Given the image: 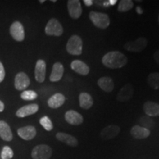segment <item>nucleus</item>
<instances>
[{
    "label": "nucleus",
    "mask_w": 159,
    "mask_h": 159,
    "mask_svg": "<svg viewBox=\"0 0 159 159\" xmlns=\"http://www.w3.org/2000/svg\"><path fill=\"white\" fill-rule=\"evenodd\" d=\"M105 66L110 69H119L128 63V58L123 53L119 51H111L105 54L102 59Z\"/></svg>",
    "instance_id": "f257e3e1"
},
{
    "label": "nucleus",
    "mask_w": 159,
    "mask_h": 159,
    "mask_svg": "<svg viewBox=\"0 0 159 159\" xmlns=\"http://www.w3.org/2000/svg\"><path fill=\"white\" fill-rule=\"evenodd\" d=\"M66 50L70 55H80L83 52V41L80 37L74 35L70 37L66 44Z\"/></svg>",
    "instance_id": "f03ea898"
},
{
    "label": "nucleus",
    "mask_w": 159,
    "mask_h": 159,
    "mask_svg": "<svg viewBox=\"0 0 159 159\" xmlns=\"http://www.w3.org/2000/svg\"><path fill=\"white\" fill-rule=\"evenodd\" d=\"M89 18L95 27L98 28L106 29L110 25V19L105 13L91 11L89 13Z\"/></svg>",
    "instance_id": "7ed1b4c3"
},
{
    "label": "nucleus",
    "mask_w": 159,
    "mask_h": 159,
    "mask_svg": "<svg viewBox=\"0 0 159 159\" xmlns=\"http://www.w3.org/2000/svg\"><path fill=\"white\" fill-rule=\"evenodd\" d=\"M52 155V150L47 144H39L33 149L31 156L33 159H49Z\"/></svg>",
    "instance_id": "20e7f679"
},
{
    "label": "nucleus",
    "mask_w": 159,
    "mask_h": 159,
    "mask_svg": "<svg viewBox=\"0 0 159 159\" xmlns=\"http://www.w3.org/2000/svg\"><path fill=\"white\" fill-rule=\"evenodd\" d=\"M148 46V40L144 37H139L134 41L127 42L124 46V48L129 52H141Z\"/></svg>",
    "instance_id": "39448f33"
},
{
    "label": "nucleus",
    "mask_w": 159,
    "mask_h": 159,
    "mask_svg": "<svg viewBox=\"0 0 159 159\" xmlns=\"http://www.w3.org/2000/svg\"><path fill=\"white\" fill-rule=\"evenodd\" d=\"M63 33V29L61 23L55 19H51L45 27V33L47 35L61 36Z\"/></svg>",
    "instance_id": "423d86ee"
},
{
    "label": "nucleus",
    "mask_w": 159,
    "mask_h": 159,
    "mask_svg": "<svg viewBox=\"0 0 159 159\" xmlns=\"http://www.w3.org/2000/svg\"><path fill=\"white\" fill-rule=\"evenodd\" d=\"M67 7H68V11L71 18L77 19L81 16L83 9L79 0H69L67 2Z\"/></svg>",
    "instance_id": "0eeeda50"
},
{
    "label": "nucleus",
    "mask_w": 159,
    "mask_h": 159,
    "mask_svg": "<svg viewBox=\"0 0 159 159\" xmlns=\"http://www.w3.org/2000/svg\"><path fill=\"white\" fill-rule=\"evenodd\" d=\"M10 33L17 41H22L25 39V29L19 21H15L12 24L10 28Z\"/></svg>",
    "instance_id": "6e6552de"
},
{
    "label": "nucleus",
    "mask_w": 159,
    "mask_h": 159,
    "mask_svg": "<svg viewBox=\"0 0 159 159\" xmlns=\"http://www.w3.org/2000/svg\"><path fill=\"white\" fill-rule=\"evenodd\" d=\"M134 92V86L130 83L125 84L117 94L116 99L119 102H126L133 97Z\"/></svg>",
    "instance_id": "1a4fd4ad"
},
{
    "label": "nucleus",
    "mask_w": 159,
    "mask_h": 159,
    "mask_svg": "<svg viewBox=\"0 0 159 159\" xmlns=\"http://www.w3.org/2000/svg\"><path fill=\"white\" fill-rule=\"evenodd\" d=\"M30 84L29 77L25 72H19L15 77V88L18 91H24Z\"/></svg>",
    "instance_id": "9d476101"
},
{
    "label": "nucleus",
    "mask_w": 159,
    "mask_h": 159,
    "mask_svg": "<svg viewBox=\"0 0 159 159\" xmlns=\"http://www.w3.org/2000/svg\"><path fill=\"white\" fill-rule=\"evenodd\" d=\"M120 132V128L117 125H111L105 127L103 130L101 131L100 136L104 140H108L114 137H116Z\"/></svg>",
    "instance_id": "9b49d317"
},
{
    "label": "nucleus",
    "mask_w": 159,
    "mask_h": 159,
    "mask_svg": "<svg viewBox=\"0 0 159 159\" xmlns=\"http://www.w3.org/2000/svg\"><path fill=\"white\" fill-rule=\"evenodd\" d=\"M65 119L71 125H80L83 122V117L74 110H69L65 114Z\"/></svg>",
    "instance_id": "f8f14e48"
},
{
    "label": "nucleus",
    "mask_w": 159,
    "mask_h": 159,
    "mask_svg": "<svg viewBox=\"0 0 159 159\" xmlns=\"http://www.w3.org/2000/svg\"><path fill=\"white\" fill-rule=\"evenodd\" d=\"M18 135L24 140H32L36 136V130L33 126H26L18 129Z\"/></svg>",
    "instance_id": "ddd939ff"
},
{
    "label": "nucleus",
    "mask_w": 159,
    "mask_h": 159,
    "mask_svg": "<svg viewBox=\"0 0 159 159\" xmlns=\"http://www.w3.org/2000/svg\"><path fill=\"white\" fill-rule=\"evenodd\" d=\"M46 68L47 65L44 61L39 60L36 62L35 68V78L39 83H43L46 77Z\"/></svg>",
    "instance_id": "4468645a"
},
{
    "label": "nucleus",
    "mask_w": 159,
    "mask_h": 159,
    "mask_svg": "<svg viewBox=\"0 0 159 159\" xmlns=\"http://www.w3.org/2000/svg\"><path fill=\"white\" fill-rule=\"evenodd\" d=\"M38 111H39V105L37 104H30L19 108L16 113V115L20 118H24V117L35 114L38 112Z\"/></svg>",
    "instance_id": "2eb2a0df"
},
{
    "label": "nucleus",
    "mask_w": 159,
    "mask_h": 159,
    "mask_svg": "<svg viewBox=\"0 0 159 159\" xmlns=\"http://www.w3.org/2000/svg\"><path fill=\"white\" fill-rule=\"evenodd\" d=\"M71 68L77 74L81 75H87L90 71L89 66L86 63L80 61V60H75L71 63Z\"/></svg>",
    "instance_id": "dca6fc26"
},
{
    "label": "nucleus",
    "mask_w": 159,
    "mask_h": 159,
    "mask_svg": "<svg viewBox=\"0 0 159 159\" xmlns=\"http://www.w3.org/2000/svg\"><path fill=\"white\" fill-rule=\"evenodd\" d=\"M63 72H64V67L62 63L60 62L55 63L52 66V70L49 80L51 82H57L60 80L62 78Z\"/></svg>",
    "instance_id": "f3484780"
},
{
    "label": "nucleus",
    "mask_w": 159,
    "mask_h": 159,
    "mask_svg": "<svg viewBox=\"0 0 159 159\" xmlns=\"http://www.w3.org/2000/svg\"><path fill=\"white\" fill-rule=\"evenodd\" d=\"M130 134L134 138L136 139H144L148 138L150 135V130L143 128L139 125H134L131 128Z\"/></svg>",
    "instance_id": "a211bd4d"
},
{
    "label": "nucleus",
    "mask_w": 159,
    "mask_h": 159,
    "mask_svg": "<svg viewBox=\"0 0 159 159\" xmlns=\"http://www.w3.org/2000/svg\"><path fill=\"white\" fill-rule=\"evenodd\" d=\"M56 139L60 142L64 143L70 147H77L78 145V141L75 137L66 133H57L56 134Z\"/></svg>",
    "instance_id": "6ab92c4d"
},
{
    "label": "nucleus",
    "mask_w": 159,
    "mask_h": 159,
    "mask_svg": "<svg viewBox=\"0 0 159 159\" xmlns=\"http://www.w3.org/2000/svg\"><path fill=\"white\" fill-rule=\"evenodd\" d=\"M145 114L148 116H159V104L158 103L148 101L143 106Z\"/></svg>",
    "instance_id": "aec40b11"
},
{
    "label": "nucleus",
    "mask_w": 159,
    "mask_h": 159,
    "mask_svg": "<svg viewBox=\"0 0 159 159\" xmlns=\"http://www.w3.org/2000/svg\"><path fill=\"white\" fill-rule=\"evenodd\" d=\"M65 100L66 98L64 95L61 94V93H57V94L52 96L50 98L48 99L47 103H48L49 108L55 109L62 106L63 103L65 102Z\"/></svg>",
    "instance_id": "412c9836"
},
{
    "label": "nucleus",
    "mask_w": 159,
    "mask_h": 159,
    "mask_svg": "<svg viewBox=\"0 0 159 159\" xmlns=\"http://www.w3.org/2000/svg\"><path fill=\"white\" fill-rule=\"evenodd\" d=\"M97 84L102 90L105 92H111L114 89V83L111 77H103L97 81Z\"/></svg>",
    "instance_id": "4be33fe9"
},
{
    "label": "nucleus",
    "mask_w": 159,
    "mask_h": 159,
    "mask_svg": "<svg viewBox=\"0 0 159 159\" xmlns=\"http://www.w3.org/2000/svg\"><path fill=\"white\" fill-rule=\"evenodd\" d=\"M0 137L6 142H11L13 139L11 129L5 121H0Z\"/></svg>",
    "instance_id": "5701e85b"
},
{
    "label": "nucleus",
    "mask_w": 159,
    "mask_h": 159,
    "mask_svg": "<svg viewBox=\"0 0 159 159\" xmlns=\"http://www.w3.org/2000/svg\"><path fill=\"white\" fill-rule=\"evenodd\" d=\"M79 102L80 106L81 108L88 110L92 107L93 104H94V100H93V98L90 94L86 92H83L80 94Z\"/></svg>",
    "instance_id": "b1692460"
},
{
    "label": "nucleus",
    "mask_w": 159,
    "mask_h": 159,
    "mask_svg": "<svg viewBox=\"0 0 159 159\" xmlns=\"http://www.w3.org/2000/svg\"><path fill=\"white\" fill-rule=\"evenodd\" d=\"M148 83L151 88L156 90L159 89V73H150L148 77Z\"/></svg>",
    "instance_id": "393cba45"
},
{
    "label": "nucleus",
    "mask_w": 159,
    "mask_h": 159,
    "mask_svg": "<svg viewBox=\"0 0 159 159\" xmlns=\"http://www.w3.org/2000/svg\"><path fill=\"white\" fill-rule=\"evenodd\" d=\"M139 122L140 123L142 127L146 129H148L149 130H150V129L153 128V127L155 126L154 120L148 116H143L141 117V118L139 119Z\"/></svg>",
    "instance_id": "a878e982"
},
{
    "label": "nucleus",
    "mask_w": 159,
    "mask_h": 159,
    "mask_svg": "<svg viewBox=\"0 0 159 159\" xmlns=\"http://www.w3.org/2000/svg\"><path fill=\"white\" fill-rule=\"evenodd\" d=\"M134 2L131 1V0H122V1L119 2V5L118 7V11L119 12H127L130 11L134 7Z\"/></svg>",
    "instance_id": "bb28decb"
},
{
    "label": "nucleus",
    "mask_w": 159,
    "mask_h": 159,
    "mask_svg": "<svg viewBox=\"0 0 159 159\" xmlns=\"http://www.w3.org/2000/svg\"><path fill=\"white\" fill-rule=\"evenodd\" d=\"M38 94L37 93L34 91L32 90H27V91H24L21 94V99H24V100H34L37 98Z\"/></svg>",
    "instance_id": "cd10ccee"
},
{
    "label": "nucleus",
    "mask_w": 159,
    "mask_h": 159,
    "mask_svg": "<svg viewBox=\"0 0 159 159\" xmlns=\"http://www.w3.org/2000/svg\"><path fill=\"white\" fill-rule=\"evenodd\" d=\"M39 122H40V124L41 125V126H42L46 130L50 131L52 130L53 128L52 122L50 119H49L48 116H43L42 118L40 119Z\"/></svg>",
    "instance_id": "c85d7f7f"
},
{
    "label": "nucleus",
    "mask_w": 159,
    "mask_h": 159,
    "mask_svg": "<svg viewBox=\"0 0 159 159\" xmlns=\"http://www.w3.org/2000/svg\"><path fill=\"white\" fill-rule=\"evenodd\" d=\"M13 157V151L8 146H5L1 152L2 159H11Z\"/></svg>",
    "instance_id": "c756f323"
},
{
    "label": "nucleus",
    "mask_w": 159,
    "mask_h": 159,
    "mask_svg": "<svg viewBox=\"0 0 159 159\" xmlns=\"http://www.w3.org/2000/svg\"><path fill=\"white\" fill-rule=\"evenodd\" d=\"M5 76V71L4 69L3 64L0 62V83H2L3 81L4 78Z\"/></svg>",
    "instance_id": "7c9ffc66"
},
{
    "label": "nucleus",
    "mask_w": 159,
    "mask_h": 159,
    "mask_svg": "<svg viewBox=\"0 0 159 159\" xmlns=\"http://www.w3.org/2000/svg\"><path fill=\"white\" fill-rule=\"evenodd\" d=\"M153 57H154L155 61H156V63L159 65V49H158V50H157L156 52L154 53Z\"/></svg>",
    "instance_id": "2f4dec72"
},
{
    "label": "nucleus",
    "mask_w": 159,
    "mask_h": 159,
    "mask_svg": "<svg viewBox=\"0 0 159 159\" xmlns=\"http://www.w3.org/2000/svg\"><path fill=\"white\" fill-rule=\"evenodd\" d=\"M83 2H84V4L86 6L90 7V6L93 5V2H94L91 1V0H84V1H83Z\"/></svg>",
    "instance_id": "473e14b6"
},
{
    "label": "nucleus",
    "mask_w": 159,
    "mask_h": 159,
    "mask_svg": "<svg viewBox=\"0 0 159 159\" xmlns=\"http://www.w3.org/2000/svg\"><path fill=\"white\" fill-rule=\"evenodd\" d=\"M136 11L137 13H139V14H140V15L142 14V13H143V10L142 9V7H139V6H138V7H136Z\"/></svg>",
    "instance_id": "72a5a7b5"
},
{
    "label": "nucleus",
    "mask_w": 159,
    "mask_h": 159,
    "mask_svg": "<svg viewBox=\"0 0 159 159\" xmlns=\"http://www.w3.org/2000/svg\"><path fill=\"white\" fill-rule=\"evenodd\" d=\"M4 109H5V105H4V103L0 100V112H2Z\"/></svg>",
    "instance_id": "f704fd0d"
},
{
    "label": "nucleus",
    "mask_w": 159,
    "mask_h": 159,
    "mask_svg": "<svg viewBox=\"0 0 159 159\" xmlns=\"http://www.w3.org/2000/svg\"><path fill=\"white\" fill-rule=\"evenodd\" d=\"M102 6L103 7H109L110 6V4H109V2L108 1H103V3H102Z\"/></svg>",
    "instance_id": "c9c22d12"
},
{
    "label": "nucleus",
    "mask_w": 159,
    "mask_h": 159,
    "mask_svg": "<svg viewBox=\"0 0 159 159\" xmlns=\"http://www.w3.org/2000/svg\"><path fill=\"white\" fill-rule=\"evenodd\" d=\"M109 2V4H110V5H116V3L117 2L116 0H110Z\"/></svg>",
    "instance_id": "e433bc0d"
},
{
    "label": "nucleus",
    "mask_w": 159,
    "mask_h": 159,
    "mask_svg": "<svg viewBox=\"0 0 159 159\" xmlns=\"http://www.w3.org/2000/svg\"><path fill=\"white\" fill-rule=\"evenodd\" d=\"M44 0H41V1H39V2L40 3H43V2H44Z\"/></svg>",
    "instance_id": "4c0bfd02"
},
{
    "label": "nucleus",
    "mask_w": 159,
    "mask_h": 159,
    "mask_svg": "<svg viewBox=\"0 0 159 159\" xmlns=\"http://www.w3.org/2000/svg\"><path fill=\"white\" fill-rule=\"evenodd\" d=\"M51 2H56V0H52Z\"/></svg>",
    "instance_id": "58836bf2"
},
{
    "label": "nucleus",
    "mask_w": 159,
    "mask_h": 159,
    "mask_svg": "<svg viewBox=\"0 0 159 159\" xmlns=\"http://www.w3.org/2000/svg\"><path fill=\"white\" fill-rule=\"evenodd\" d=\"M158 20H159V17H158Z\"/></svg>",
    "instance_id": "ea45409f"
}]
</instances>
